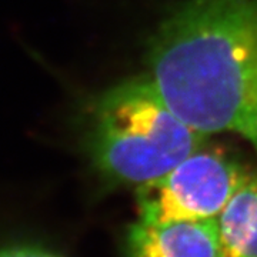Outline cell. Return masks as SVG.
<instances>
[{
	"label": "cell",
	"mask_w": 257,
	"mask_h": 257,
	"mask_svg": "<svg viewBox=\"0 0 257 257\" xmlns=\"http://www.w3.org/2000/svg\"><path fill=\"white\" fill-rule=\"evenodd\" d=\"M165 103L206 136L234 133L257 153V0H182L149 40Z\"/></svg>",
	"instance_id": "1"
},
{
	"label": "cell",
	"mask_w": 257,
	"mask_h": 257,
	"mask_svg": "<svg viewBox=\"0 0 257 257\" xmlns=\"http://www.w3.org/2000/svg\"><path fill=\"white\" fill-rule=\"evenodd\" d=\"M82 114L83 152L111 186L155 182L207 139L166 104L147 76L104 90Z\"/></svg>",
	"instance_id": "2"
},
{
	"label": "cell",
	"mask_w": 257,
	"mask_h": 257,
	"mask_svg": "<svg viewBox=\"0 0 257 257\" xmlns=\"http://www.w3.org/2000/svg\"><path fill=\"white\" fill-rule=\"evenodd\" d=\"M244 175L226 152L203 145L165 176L138 187L139 220L216 219Z\"/></svg>",
	"instance_id": "3"
},
{
	"label": "cell",
	"mask_w": 257,
	"mask_h": 257,
	"mask_svg": "<svg viewBox=\"0 0 257 257\" xmlns=\"http://www.w3.org/2000/svg\"><path fill=\"white\" fill-rule=\"evenodd\" d=\"M128 257H221L216 219L147 223L128 230Z\"/></svg>",
	"instance_id": "4"
},
{
	"label": "cell",
	"mask_w": 257,
	"mask_h": 257,
	"mask_svg": "<svg viewBox=\"0 0 257 257\" xmlns=\"http://www.w3.org/2000/svg\"><path fill=\"white\" fill-rule=\"evenodd\" d=\"M221 257H257V173H246L216 217Z\"/></svg>",
	"instance_id": "5"
},
{
	"label": "cell",
	"mask_w": 257,
	"mask_h": 257,
	"mask_svg": "<svg viewBox=\"0 0 257 257\" xmlns=\"http://www.w3.org/2000/svg\"><path fill=\"white\" fill-rule=\"evenodd\" d=\"M0 257H59L39 247H30V246H18V247L2 248Z\"/></svg>",
	"instance_id": "6"
}]
</instances>
